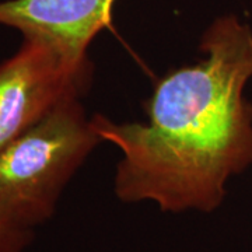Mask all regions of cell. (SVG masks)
I'll return each instance as SVG.
<instances>
[{"mask_svg":"<svg viewBox=\"0 0 252 252\" xmlns=\"http://www.w3.org/2000/svg\"><path fill=\"white\" fill-rule=\"evenodd\" d=\"M99 142L80 98H72L0 150V221L32 230L49 220L64 187Z\"/></svg>","mask_w":252,"mask_h":252,"instance_id":"7a4b0ae2","label":"cell"},{"mask_svg":"<svg viewBox=\"0 0 252 252\" xmlns=\"http://www.w3.org/2000/svg\"><path fill=\"white\" fill-rule=\"evenodd\" d=\"M91 83L89 58H73L35 38L0 63V150Z\"/></svg>","mask_w":252,"mask_h":252,"instance_id":"3957f363","label":"cell"},{"mask_svg":"<svg viewBox=\"0 0 252 252\" xmlns=\"http://www.w3.org/2000/svg\"><path fill=\"white\" fill-rule=\"evenodd\" d=\"M32 238V230H23L0 221V252H24Z\"/></svg>","mask_w":252,"mask_h":252,"instance_id":"5b68a950","label":"cell"},{"mask_svg":"<svg viewBox=\"0 0 252 252\" xmlns=\"http://www.w3.org/2000/svg\"><path fill=\"white\" fill-rule=\"evenodd\" d=\"M205 58L156 84L147 124L95 115L101 142L122 153L115 193L164 212H213L228 180L252 164V30L234 16L215 20L200 44Z\"/></svg>","mask_w":252,"mask_h":252,"instance_id":"6da1fadb","label":"cell"},{"mask_svg":"<svg viewBox=\"0 0 252 252\" xmlns=\"http://www.w3.org/2000/svg\"><path fill=\"white\" fill-rule=\"evenodd\" d=\"M115 0H6L0 26L45 41L73 58H87L94 36L111 21Z\"/></svg>","mask_w":252,"mask_h":252,"instance_id":"277c9868","label":"cell"}]
</instances>
